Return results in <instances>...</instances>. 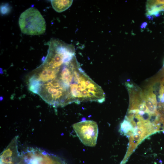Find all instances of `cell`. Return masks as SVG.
Wrapping results in <instances>:
<instances>
[{"instance_id": "cell-1", "label": "cell", "mask_w": 164, "mask_h": 164, "mask_svg": "<svg viewBox=\"0 0 164 164\" xmlns=\"http://www.w3.org/2000/svg\"><path fill=\"white\" fill-rule=\"evenodd\" d=\"M74 49L48 54L28 78L29 89L54 107L95 101L101 103L105 94L81 68Z\"/></svg>"}, {"instance_id": "cell-2", "label": "cell", "mask_w": 164, "mask_h": 164, "mask_svg": "<svg viewBox=\"0 0 164 164\" xmlns=\"http://www.w3.org/2000/svg\"><path fill=\"white\" fill-rule=\"evenodd\" d=\"M21 31L30 35H38L44 33L46 26L45 21L36 8H29L21 13L19 20Z\"/></svg>"}, {"instance_id": "cell-3", "label": "cell", "mask_w": 164, "mask_h": 164, "mask_svg": "<svg viewBox=\"0 0 164 164\" xmlns=\"http://www.w3.org/2000/svg\"><path fill=\"white\" fill-rule=\"evenodd\" d=\"M17 164H61L57 157L38 148H30L15 155Z\"/></svg>"}, {"instance_id": "cell-4", "label": "cell", "mask_w": 164, "mask_h": 164, "mask_svg": "<svg viewBox=\"0 0 164 164\" xmlns=\"http://www.w3.org/2000/svg\"><path fill=\"white\" fill-rule=\"evenodd\" d=\"M73 127L77 136L84 144L91 147L96 145L98 127L95 122L90 120L84 121L74 124Z\"/></svg>"}, {"instance_id": "cell-5", "label": "cell", "mask_w": 164, "mask_h": 164, "mask_svg": "<svg viewBox=\"0 0 164 164\" xmlns=\"http://www.w3.org/2000/svg\"><path fill=\"white\" fill-rule=\"evenodd\" d=\"M51 4L53 9L58 12H63L71 5L72 0H51Z\"/></svg>"}, {"instance_id": "cell-6", "label": "cell", "mask_w": 164, "mask_h": 164, "mask_svg": "<svg viewBox=\"0 0 164 164\" xmlns=\"http://www.w3.org/2000/svg\"><path fill=\"white\" fill-rule=\"evenodd\" d=\"M133 126L130 121L125 119L121 123L119 131L122 134L125 135L130 132H133Z\"/></svg>"}, {"instance_id": "cell-7", "label": "cell", "mask_w": 164, "mask_h": 164, "mask_svg": "<svg viewBox=\"0 0 164 164\" xmlns=\"http://www.w3.org/2000/svg\"><path fill=\"white\" fill-rule=\"evenodd\" d=\"M0 8L1 12L3 14L7 13L9 11V5L6 4L2 5Z\"/></svg>"}, {"instance_id": "cell-8", "label": "cell", "mask_w": 164, "mask_h": 164, "mask_svg": "<svg viewBox=\"0 0 164 164\" xmlns=\"http://www.w3.org/2000/svg\"><path fill=\"white\" fill-rule=\"evenodd\" d=\"M138 110L139 111L144 112H149L145 104L142 103L139 104L138 107Z\"/></svg>"}, {"instance_id": "cell-9", "label": "cell", "mask_w": 164, "mask_h": 164, "mask_svg": "<svg viewBox=\"0 0 164 164\" xmlns=\"http://www.w3.org/2000/svg\"><path fill=\"white\" fill-rule=\"evenodd\" d=\"M147 25V23L146 22L143 23L141 26V27L142 28H145Z\"/></svg>"}, {"instance_id": "cell-10", "label": "cell", "mask_w": 164, "mask_h": 164, "mask_svg": "<svg viewBox=\"0 0 164 164\" xmlns=\"http://www.w3.org/2000/svg\"><path fill=\"white\" fill-rule=\"evenodd\" d=\"M161 88L164 90V81L161 83Z\"/></svg>"}, {"instance_id": "cell-11", "label": "cell", "mask_w": 164, "mask_h": 164, "mask_svg": "<svg viewBox=\"0 0 164 164\" xmlns=\"http://www.w3.org/2000/svg\"><path fill=\"white\" fill-rule=\"evenodd\" d=\"M162 9L163 10V11H164V4L163 5H162Z\"/></svg>"}, {"instance_id": "cell-12", "label": "cell", "mask_w": 164, "mask_h": 164, "mask_svg": "<svg viewBox=\"0 0 164 164\" xmlns=\"http://www.w3.org/2000/svg\"><path fill=\"white\" fill-rule=\"evenodd\" d=\"M163 67L164 68V65H163Z\"/></svg>"}]
</instances>
